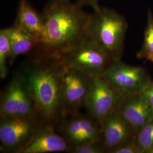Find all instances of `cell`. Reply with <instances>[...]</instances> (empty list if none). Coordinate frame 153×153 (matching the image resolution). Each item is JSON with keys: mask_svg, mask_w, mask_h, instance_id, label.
I'll return each instance as SVG.
<instances>
[{"mask_svg": "<svg viewBox=\"0 0 153 153\" xmlns=\"http://www.w3.org/2000/svg\"><path fill=\"white\" fill-rule=\"evenodd\" d=\"M103 76L123 95L141 93L152 81L143 68L129 65L121 61L115 62Z\"/></svg>", "mask_w": 153, "mask_h": 153, "instance_id": "cell-10", "label": "cell"}, {"mask_svg": "<svg viewBox=\"0 0 153 153\" xmlns=\"http://www.w3.org/2000/svg\"><path fill=\"white\" fill-rule=\"evenodd\" d=\"M0 116L21 117L41 121L33 95L21 71L14 73L1 93Z\"/></svg>", "mask_w": 153, "mask_h": 153, "instance_id": "cell-4", "label": "cell"}, {"mask_svg": "<svg viewBox=\"0 0 153 153\" xmlns=\"http://www.w3.org/2000/svg\"><path fill=\"white\" fill-rule=\"evenodd\" d=\"M14 25L23 28L40 41L44 29L42 15L39 14L27 0L20 1Z\"/></svg>", "mask_w": 153, "mask_h": 153, "instance_id": "cell-15", "label": "cell"}, {"mask_svg": "<svg viewBox=\"0 0 153 153\" xmlns=\"http://www.w3.org/2000/svg\"><path fill=\"white\" fill-rule=\"evenodd\" d=\"M43 124L41 121L33 119L0 116L1 152L20 153Z\"/></svg>", "mask_w": 153, "mask_h": 153, "instance_id": "cell-6", "label": "cell"}, {"mask_svg": "<svg viewBox=\"0 0 153 153\" xmlns=\"http://www.w3.org/2000/svg\"><path fill=\"white\" fill-rule=\"evenodd\" d=\"M71 153H106L102 141H96L83 143L73 146Z\"/></svg>", "mask_w": 153, "mask_h": 153, "instance_id": "cell-19", "label": "cell"}, {"mask_svg": "<svg viewBox=\"0 0 153 153\" xmlns=\"http://www.w3.org/2000/svg\"><path fill=\"white\" fill-rule=\"evenodd\" d=\"M64 66L56 56L33 54L20 71L25 78L43 124L56 126L63 116L62 83Z\"/></svg>", "mask_w": 153, "mask_h": 153, "instance_id": "cell-2", "label": "cell"}, {"mask_svg": "<svg viewBox=\"0 0 153 153\" xmlns=\"http://www.w3.org/2000/svg\"><path fill=\"white\" fill-rule=\"evenodd\" d=\"M10 44V56L9 65H11L16 58L23 55L33 52L39 44V39L33 35L14 25L6 28Z\"/></svg>", "mask_w": 153, "mask_h": 153, "instance_id": "cell-14", "label": "cell"}, {"mask_svg": "<svg viewBox=\"0 0 153 153\" xmlns=\"http://www.w3.org/2000/svg\"><path fill=\"white\" fill-rule=\"evenodd\" d=\"M82 7L70 0H51L42 14L43 33L33 54L59 57L87 38L90 14Z\"/></svg>", "mask_w": 153, "mask_h": 153, "instance_id": "cell-1", "label": "cell"}, {"mask_svg": "<svg viewBox=\"0 0 153 153\" xmlns=\"http://www.w3.org/2000/svg\"><path fill=\"white\" fill-rule=\"evenodd\" d=\"M70 1H71V0H70Z\"/></svg>", "mask_w": 153, "mask_h": 153, "instance_id": "cell-25", "label": "cell"}, {"mask_svg": "<svg viewBox=\"0 0 153 153\" xmlns=\"http://www.w3.org/2000/svg\"><path fill=\"white\" fill-rule=\"evenodd\" d=\"M147 153H153V148H152L150 150H149Z\"/></svg>", "mask_w": 153, "mask_h": 153, "instance_id": "cell-24", "label": "cell"}, {"mask_svg": "<svg viewBox=\"0 0 153 153\" xmlns=\"http://www.w3.org/2000/svg\"><path fill=\"white\" fill-rule=\"evenodd\" d=\"M152 54H153V15L152 11L149 10L143 44L137 56L140 59H146L149 55Z\"/></svg>", "mask_w": 153, "mask_h": 153, "instance_id": "cell-18", "label": "cell"}, {"mask_svg": "<svg viewBox=\"0 0 153 153\" xmlns=\"http://www.w3.org/2000/svg\"><path fill=\"white\" fill-rule=\"evenodd\" d=\"M128 28L125 18L114 10L100 7L90 15L88 36L114 61H121Z\"/></svg>", "mask_w": 153, "mask_h": 153, "instance_id": "cell-3", "label": "cell"}, {"mask_svg": "<svg viewBox=\"0 0 153 153\" xmlns=\"http://www.w3.org/2000/svg\"><path fill=\"white\" fill-rule=\"evenodd\" d=\"M55 128L72 148L86 142L102 141V124L88 114L84 115L78 112L64 116Z\"/></svg>", "mask_w": 153, "mask_h": 153, "instance_id": "cell-7", "label": "cell"}, {"mask_svg": "<svg viewBox=\"0 0 153 153\" xmlns=\"http://www.w3.org/2000/svg\"><path fill=\"white\" fill-rule=\"evenodd\" d=\"M58 57L65 67L91 76H103L115 62L88 36L76 47Z\"/></svg>", "mask_w": 153, "mask_h": 153, "instance_id": "cell-5", "label": "cell"}, {"mask_svg": "<svg viewBox=\"0 0 153 153\" xmlns=\"http://www.w3.org/2000/svg\"><path fill=\"white\" fill-rule=\"evenodd\" d=\"M103 76H93L86 96L85 106L88 114L101 124L114 111L123 97Z\"/></svg>", "mask_w": 153, "mask_h": 153, "instance_id": "cell-8", "label": "cell"}, {"mask_svg": "<svg viewBox=\"0 0 153 153\" xmlns=\"http://www.w3.org/2000/svg\"><path fill=\"white\" fill-rule=\"evenodd\" d=\"M148 104L153 109V81H152L148 86L141 92Z\"/></svg>", "mask_w": 153, "mask_h": 153, "instance_id": "cell-21", "label": "cell"}, {"mask_svg": "<svg viewBox=\"0 0 153 153\" xmlns=\"http://www.w3.org/2000/svg\"><path fill=\"white\" fill-rule=\"evenodd\" d=\"M112 153H142L136 143L134 139L124 145L117 148Z\"/></svg>", "mask_w": 153, "mask_h": 153, "instance_id": "cell-20", "label": "cell"}, {"mask_svg": "<svg viewBox=\"0 0 153 153\" xmlns=\"http://www.w3.org/2000/svg\"><path fill=\"white\" fill-rule=\"evenodd\" d=\"M116 111L137 132L153 119V109L141 93L123 95Z\"/></svg>", "mask_w": 153, "mask_h": 153, "instance_id": "cell-13", "label": "cell"}, {"mask_svg": "<svg viewBox=\"0 0 153 153\" xmlns=\"http://www.w3.org/2000/svg\"><path fill=\"white\" fill-rule=\"evenodd\" d=\"M102 126V141L106 153H112L117 148L133 141L137 133L116 110L104 118Z\"/></svg>", "mask_w": 153, "mask_h": 153, "instance_id": "cell-11", "label": "cell"}, {"mask_svg": "<svg viewBox=\"0 0 153 153\" xmlns=\"http://www.w3.org/2000/svg\"><path fill=\"white\" fill-rule=\"evenodd\" d=\"M146 59L150 61H151V62H152L153 63V54L149 55L148 56H147V57L146 58Z\"/></svg>", "mask_w": 153, "mask_h": 153, "instance_id": "cell-23", "label": "cell"}, {"mask_svg": "<svg viewBox=\"0 0 153 153\" xmlns=\"http://www.w3.org/2000/svg\"><path fill=\"white\" fill-rule=\"evenodd\" d=\"M76 2L82 6V7L85 6H88L92 7L94 11L98 10L100 7L99 5V0H76Z\"/></svg>", "mask_w": 153, "mask_h": 153, "instance_id": "cell-22", "label": "cell"}, {"mask_svg": "<svg viewBox=\"0 0 153 153\" xmlns=\"http://www.w3.org/2000/svg\"><path fill=\"white\" fill-rule=\"evenodd\" d=\"M71 145L57 131L55 126L43 124L19 153H71Z\"/></svg>", "mask_w": 153, "mask_h": 153, "instance_id": "cell-12", "label": "cell"}, {"mask_svg": "<svg viewBox=\"0 0 153 153\" xmlns=\"http://www.w3.org/2000/svg\"><path fill=\"white\" fill-rule=\"evenodd\" d=\"M91 78L86 73L64 66L62 82V117L78 113L85 106Z\"/></svg>", "mask_w": 153, "mask_h": 153, "instance_id": "cell-9", "label": "cell"}, {"mask_svg": "<svg viewBox=\"0 0 153 153\" xmlns=\"http://www.w3.org/2000/svg\"><path fill=\"white\" fill-rule=\"evenodd\" d=\"M10 56V44L6 28L0 31V77L5 79L8 74L7 64Z\"/></svg>", "mask_w": 153, "mask_h": 153, "instance_id": "cell-16", "label": "cell"}, {"mask_svg": "<svg viewBox=\"0 0 153 153\" xmlns=\"http://www.w3.org/2000/svg\"><path fill=\"white\" fill-rule=\"evenodd\" d=\"M134 141L142 153H147L153 148V119L137 131Z\"/></svg>", "mask_w": 153, "mask_h": 153, "instance_id": "cell-17", "label": "cell"}]
</instances>
